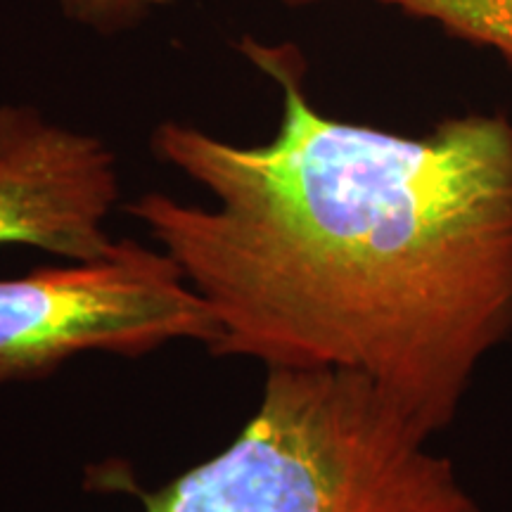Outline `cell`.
<instances>
[{"mask_svg":"<svg viewBox=\"0 0 512 512\" xmlns=\"http://www.w3.org/2000/svg\"><path fill=\"white\" fill-rule=\"evenodd\" d=\"M119 197L117 155L100 136L0 105V245L98 259L117 245L107 219Z\"/></svg>","mask_w":512,"mask_h":512,"instance_id":"277c9868","label":"cell"},{"mask_svg":"<svg viewBox=\"0 0 512 512\" xmlns=\"http://www.w3.org/2000/svg\"><path fill=\"white\" fill-rule=\"evenodd\" d=\"M62 15L76 27L98 36H119L133 31L171 5V0H57Z\"/></svg>","mask_w":512,"mask_h":512,"instance_id":"8992f818","label":"cell"},{"mask_svg":"<svg viewBox=\"0 0 512 512\" xmlns=\"http://www.w3.org/2000/svg\"><path fill=\"white\" fill-rule=\"evenodd\" d=\"M368 377L266 368L223 451L140 491L143 512H484L451 458Z\"/></svg>","mask_w":512,"mask_h":512,"instance_id":"7a4b0ae2","label":"cell"},{"mask_svg":"<svg viewBox=\"0 0 512 512\" xmlns=\"http://www.w3.org/2000/svg\"><path fill=\"white\" fill-rule=\"evenodd\" d=\"M216 339L211 306L174 256L133 238L98 259L0 278V387L48 380L83 354L140 358Z\"/></svg>","mask_w":512,"mask_h":512,"instance_id":"3957f363","label":"cell"},{"mask_svg":"<svg viewBox=\"0 0 512 512\" xmlns=\"http://www.w3.org/2000/svg\"><path fill=\"white\" fill-rule=\"evenodd\" d=\"M287 8H309L328 0H280ZM406 15L427 19L460 41L496 50L512 60V0H380Z\"/></svg>","mask_w":512,"mask_h":512,"instance_id":"5b68a950","label":"cell"},{"mask_svg":"<svg viewBox=\"0 0 512 512\" xmlns=\"http://www.w3.org/2000/svg\"><path fill=\"white\" fill-rule=\"evenodd\" d=\"M238 48L283 93L275 136L235 145L166 119L152 155L214 207L145 192L124 211L207 299L211 356L358 373L434 437L512 339V119L349 124L309 100L290 43Z\"/></svg>","mask_w":512,"mask_h":512,"instance_id":"6da1fadb","label":"cell"}]
</instances>
